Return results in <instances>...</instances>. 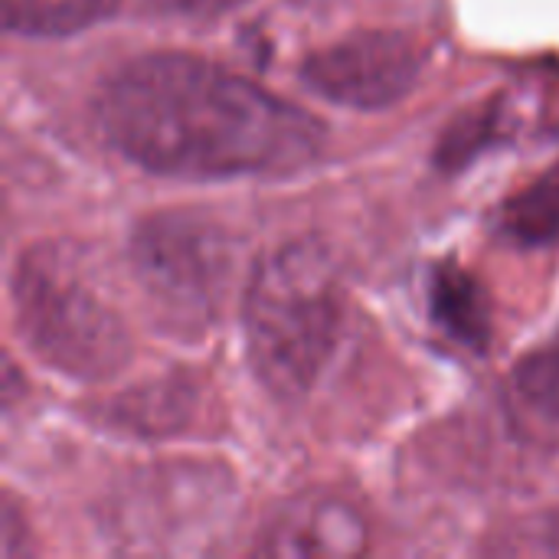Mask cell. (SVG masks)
<instances>
[{"instance_id":"obj_12","label":"cell","mask_w":559,"mask_h":559,"mask_svg":"<svg viewBox=\"0 0 559 559\" xmlns=\"http://www.w3.org/2000/svg\"><path fill=\"white\" fill-rule=\"evenodd\" d=\"M242 3L246 0H151V7H157L160 13H177V16H193V20L223 16Z\"/></svg>"},{"instance_id":"obj_11","label":"cell","mask_w":559,"mask_h":559,"mask_svg":"<svg viewBox=\"0 0 559 559\" xmlns=\"http://www.w3.org/2000/svg\"><path fill=\"white\" fill-rule=\"evenodd\" d=\"M514 386L531 409L559 423V341L531 354L514 370Z\"/></svg>"},{"instance_id":"obj_3","label":"cell","mask_w":559,"mask_h":559,"mask_svg":"<svg viewBox=\"0 0 559 559\" xmlns=\"http://www.w3.org/2000/svg\"><path fill=\"white\" fill-rule=\"evenodd\" d=\"M10 295L23 341L52 370L72 380H105L128 364L124 318L75 249L59 242L23 249Z\"/></svg>"},{"instance_id":"obj_5","label":"cell","mask_w":559,"mask_h":559,"mask_svg":"<svg viewBox=\"0 0 559 559\" xmlns=\"http://www.w3.org/2000/svg\"><path fill=\"white\" fill-rule=\"evenodd\" d=\"M423 72V49L406 33H354L311 52L301 66L305 85L344 108L377 111L413 92Z\"/></svg>"},{"instance_id":"obj_1","label":"cell","mask_w":559,"mask_h":559,"mask_svg":"<svg viewBox=\"0 0 559 559\" xmlns=\"http://www.w3.org/2000/svg\"><path fill=\"white\" fill-rule=\"evenodd\" d=\"M95 118L115 151L177 180L285 177L324 147L314 115L187 52L115 69L95 95Z\"/></svg>"},{"instance_id":"obj_4","label":"cell","mask_w":559,"mask_h":559,"mask_svg":"<svg viewBox=\"0 0 559 559\" xmlns=\"http://www.w3.org/2000/svg\"><path fill=\"white\" fill-rule=\"evenodd\" d=\"M131 262L160 324L203 334L219 318L233 285L226 229L197 213L147 216L131 239Z\"/></svg>"},{"instance_id":"obj_8","label":"cell","mask_w":559,"mask_h":559,"mask_svg":"<svg viewBox=\"0 0 559 559\" xmlns=\"http://www.w3.org/2000/svg\"><path fill=\"white\" fill-rule=\"evenodd\" d=\"M3 26L23 36H72L108 20L118 0H0Z\"/></svg>"},{"instance_id":"obj_9","label":"cell","mask_w":559,"mask_h":559,"mask_svg":"<svg viewBox=\"0 0 559 559\" xmlns=\"http://www.w3.org/2000/svg\"><path fill=\"white\" fill-rule=\"evenodd\" d=\"M501 229L518 246H559V167L547 170L504 203Z\"/></svg>"},{"instance_id":"obj_7","label":"cell","mask_w":559,"mask_h":559,"mask_svg":"<svg viewBox=\"0 0 559 559\" xmlns=\"http://www.w3.org/2000/svg\"><path fill=\"white\" fill-rule=\"evenodd\" d=\"M432 321L465 347L481 350L491 337V311L481 285L459 265H442L429 282Z\"/></svg>"},{"instance_id":"obj_10","label":"cell","mask_w":559,"mask_h":559,"mask_svg":"<svg viewBox=\"0 0 559 559\" xmlns=\"http://www.w3.org/2000/svg\"><path fill=\"white\" fill-rule=\"evenodd\" d=\"M187 409H190L187 390L177 386V383H160V386H147V390H141V393L128 396V400L118 406V416H121V423H128L134 432L157 436V432H170V429L183 426Z\"/></svg>"},{"instance_id":"obj_6","label":"cell","mask_w":559,"mask_h":559,"mask_svg":"<svg viewBox=\"0 0 559 559\" xmlns=\"http://www.w3.org/2000/svg\"><path fill=\"white\" fill-rule=\"evenodd\" d=\"M367 544L364 521L341 501H308L292 504L269 527L262 544L272 557H350Z\"/></svg>"},{"instance_id":"obj_2","label":"cell","mask_w":559,"mask_h":559,"mask_svg":"<svg viewBox=\"0 0 559 559\" xmlns=\"http://www.w3.org/2000/svg\"><path fill=\"white\" fill-rule=\"evenodd\" d=\"M344 324V292L318 242L265 252L246 285L242 328L259 383L278 400H301L331 364Z\"/></svg>"}]
</instances>
